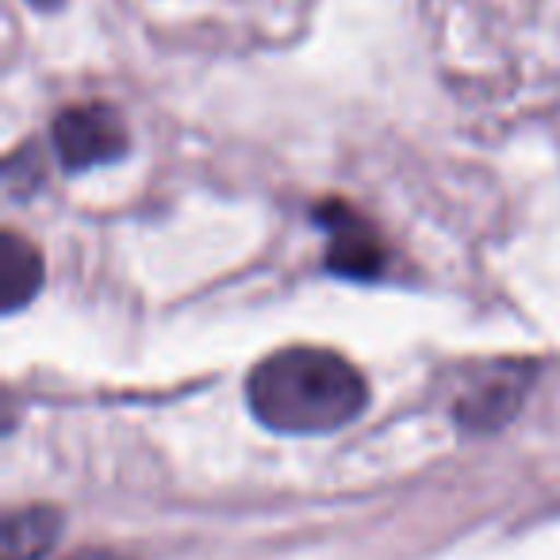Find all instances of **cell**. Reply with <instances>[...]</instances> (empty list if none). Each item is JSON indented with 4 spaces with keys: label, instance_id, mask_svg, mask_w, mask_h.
Listing matches in <instances>:
<instances>
[{
    "label": "cell",
    "instance_id": "cell-1",
    "mask_svg": "<svg viewBox=\"0 0 560 560\" xmlns=\"http://www.w3.org/2000/svg\"><path fill=\"white\" fill-rule=\"evenodd\" d=\"M246 404L277 434H330L365 411L369 384L342 353L323 346H289L254 365Z\"/></svg>",
    "mask_w": 560,
    "mask_h": 560
},
{
    "label": "cell",
    "instance_id": "cell-2",
    "mask_svg": "<svg viewBox=\"0 0 560 560\" xmlns=\"http://www.w3.org/2000/svg\"><path fill=\"white\" fill-rule=\"evenodd\" d=\"M131 135L112 104H73L55 119V150L66 170H101L127 154Z\"/></svg>",
    "mask_w": 560,
    "mask_h": 560
},
{
    "label": "cell",
    "instance_id": "cell-3",
    "mask_svg": "<svg viewBox=\"0 0 560 560\" xmlns=\"http://www.w3.org/2000/svg\"><path fill=\"white\" fill-rule=\"evenodd\" d=\"M315 223L327 231V269L335 277L373 280L384 269V242L361 211L346 200H323L315 208Z\"/></svg>",
    "mask_w": 560,
    "mask_h": 560
},
{
    "label": "cell",
    "instance_id": "cell-4",
    "mask_svg": "<svg viewBox=\"0 0 560 560\" xmlns=\"http://www.w3.org/2000/svg\"><path fill=\"white\" fill-rule=\"evenodd\" d=\"M526 396V373L522 369H495L483 384H476L457 404V422L465 430H499Z\"/></svg>",
    "mask_w": 560,
    "mask_h": 560
},
{
    "label": "cell",
    "instance_id": "cell-5",
    "mask_svg": "<svg viewBox=\"0 0 560 560\" xmlns=\"http://www.w3.org/2000/svg\"><path fill=\"white\" fill-rule=\"evenodd\" d=\"M43 254L35 242H27L20 231L0 234V307L4 312H20L32 304L43 289Z\"/></svg>",
    "mask_w": 560,
    "mask_h": 560
},
{
    "label": "cell",
    "instance_id": "cell-6",
    "mask_svg": "<svg viewBox=\"0 0 560 560\" xmlns=\"http://www.w3.org/2000/svg\"><path fill=\"white\" fill-rule=\"evenodd\" d=\"M62 534V514L55 506H20L4 518L0 560H43Z\"/></svg>",
    "mask_w": 560,
    "mask_h": 560
},
{
    "label": "cell",
    "instance_id": "cell-7",
    "mask_svg": "<svg viewBox=\"0 0 560 560\" xmlns=\"http://www.w3.org/2000/svg\"><path fill=\"white\" fill-rule=\"evenodd\" d=\"M70 560H124V557H116V552H104V549H93V552H78V557H70Z\"/></svg>",
    "mask_w": 560,
    "mask_h": 560
},
{
    "label": "cell",
    "instance_id": "cell-8",
    "mask_svg": "<svg viewBox=\"0 0 560 560\" xmlns=\"http://www.w3.org/2000/svg\"><path fill=\"white\" fill-rule=\"evenodd\" d=\"M27 4H35V9H58L62 0H27Z\"/></svg>",
    "mask_w": 560,
    "mask_h": 560
}]
</instances>
